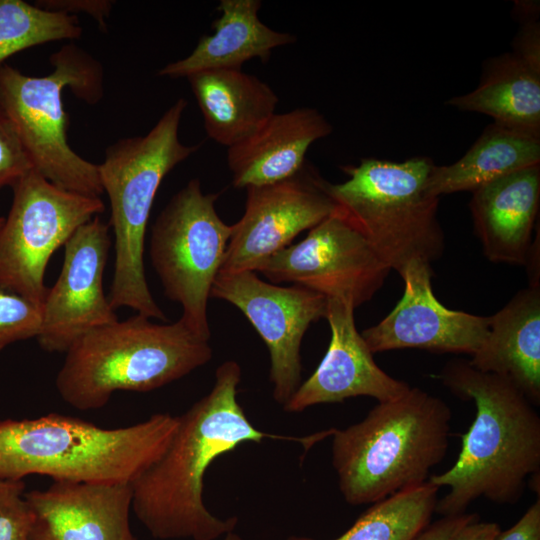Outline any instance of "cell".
<instances>
[{
	"label": "cell",
	"mask_w": 540,
	"mask_h": 540,
	"mask_svg": "<svg viewBox=\"0 0 540 540\" xmlns=\"http://www.w3.org/2000/svg\"><path fill=\"white\" fill-rule=\"evenodd\" d=\"M241 367L220 364L211 390L178 416L162 455L130 484L132 509L152 537L160 540H217L234 531L238 518H219L203 501L204 476L220 456L247 442L283 439L311 446L306 438L269 434L256 428L238 401Z\"/></svg>",
	"instance_id": "6da1fadb"
},
{
	"label": "cell",
	"mask_w": 540,
	"mask_h": 540,
	"mask_svg": "<svg viewBox=\"0 0 540 540\" xmlns=\"http://www.w3.org/2000/svg\"><path fill=\"white\" fill-rule=\"evenodd\" d=\"M440 378L455 395L474 401L476 415L454 465L429 477L438 488H449L435 512L459 515L482 497L515 504L527 477L540 468V417L534 405L510 380L478 371L468 361L448 363Z\"/></svg>",
	"instance_id": "7a4b0ae2"
},
{
	"label": "cell",
	"mask_w": 540,
	"mask_h": 540,
	"mask_svg": "<svg viewBox=\"0 0 540 540\" xmlns=\"http://www.w3.org/2000/svg\"><path fill=\"white\" fill-rule=\"evenodd\" d=\"M177 425L169 413L113 429L58 413L1 420L0 479L131 483L162 455Z\"/></svg>",
	"instance_id": "3957f363"
},
{
	"label": "cell",
	"mask_w": 540,
	"mask_h": 540,
	"mask_svg": "<svg viewBox=\"0 0 540 540\" xmlns=\"http://www.w3.org/2000/svg\"><path fill=\"white\" fill-rule=\"evenodd\" d=\"M451 416L441 398L411 387L378 402L361 421L331 429L332 465L344 500L373 504L427 482L448 450Z\"/></svg>",
	"instance_id": "277c9868"
},
{
	"label": "cell",
	"mask_w": 540,
	"mask_h": 540,
	"mask_svg": "<svg viewBox=\"0 0 540 540\" xmlns=\"http://www.w3.org/2000/svg\"><path fill=\"white\" fill-rule=\"evenodd\" d=\"M212 355L209 341L179 320L159 324L137 313L80 337L67 350L55 383L67 404L95 410L116 391L149 392L181 379Z\"/></svg>",
	"instance_id": "5b68a950"
},
{
	"label": "cell",
	"mask_w": 540,
	"mask_h": 540,
	"mask_svg": "<svg viewBox=\"0 0 540 540\" xmlns=\"http://www.w3.org/2000/svg\"><path fill=\"white\" fill-rule=\"evenodd\" d=\"M186 107V99L179 98L147 134L122 138L109 145L104 160L98 164L101 185L110 201L108 225L115 239L110 305L114 310L128 307L163 322L168 319L155 302L146 280L145 236L161 182L200 147L183 144L179 139Z\"/></svg>",
	"instance_id": "8992f818"
},
{
	"label": "cell",
	"mask_w": 540,
	"mask_h": 540,
	"mask_svg": "<svg viewBox=\"0 0 540 540\" xmlns=\"http://www.w3.org/2000/svg\"><path fill=\"white\" fill-rule=\"evenodd\" d=\"M49 61L53 71L29 76L9 64L0 65V106L14 123L33 168L59 188L100 197L104 193L98 164L69 145L63 90L88 104L104 94L101 63L75 44L63 45Z\"/></svg>",
	"instance_id": "52a82bcc"
},
{
	"label": "cell",
	"mask_w": 540,
	"mask_h": 540,
	"mask_svg": "<svg viewBox=\"0 0 540 540\" xmlns=\"http://www.w3.org/2000/svg\"><path fill=\"white\" fill-rule=\"evenodd\" d=\"M433 165L428 157L404 162L364 158L342 167L348 175L343 183H326L334 212L365 237L391 270L400 272L413 260L431 264L443 253L440 198L426 190Z\"/></svg>",
	"instance_id": "ba28073f"
},
{
	"label": "cell",
	"mask_w": 540,
	"mask_h": 540,
	"mask_svg": "<svg viewBox=\"0 0 540 540\" xmlns=\"http://www.w3.org/2000/svg\"><path fill=\"white\" fill-rule=\"evenodd\" d=\"M217 198L203 193L198 178L189 180L156 218L149 249L165 296L182 307L179 321L207 341L208 299L231 235V225L217 213Z\"/></svg>",
	"instance_id": "9c48e42d"
},
{
	"label": "cell",
	"mask_w": 540,
	"mask_h": 540,
	"mask_svg": "<svg viewBox=\"0 0 540 540\" xmlns=\"http://www.w3.org/2000/svg\"><path fill=\"white\" fill-rule=\"evenodd\" d=\"M11 188L13 200L0 229V289L42 308L51 256L80 226L103 213L105 204L100 197L59 188L35 169Z\"/></svg>",
	"instance_id": "30bf717a"
},
{
	"label": "cell",
	"mask_w": 540,
	"mask_h": 540,
	"mask_svg": "<svg viewBox=\"0 0 540 540\" xmlns=\"http://www.w3.org/2000/svg\"><path fill=\"white\" fill-rule=\"evenodd\" d=\"M390 271L365 237L335 212L255 270L271 283L301 285L354 308L375 295Z\"/></svg>",
	"instance_id": "8fae6325"
},
{
	"label": "cell",
	"mask_w": 540,
	"mask_h": 540,
	"mask_svg": "<svg viewBox=\"0 0 540 540\" xmlns=\"http://www.w3.org/2000/svg\"><path fill=\"white\" fill-rule=\"evenodd\" d=\"M210 298L237 307L262 338L269 352L272 395L283 407L301 384L302 340L312 323L325 318L327 298L301 285L266 282L250 270L219 272Z\"/></svg>",
	"instance_id": "7c38bea8"
},
{
	"label": "cell",
	"mask_w": 540,
	"mask_h": 540,
	"mask_svg": "<svg viewBox=\"0 0 540 540\" xmlns=\"http://www.w3.org/2000/svg\"><path fill=\"white\" fill-rule=\"evenodd\" d=\"M327 181L308 161L277 183L246 188L245 210L231 225L220 272L254 271L296 236L334 213Z\"/></svg>",
	"instance_id": "4fadbf2b"
},
{
	"label": "cell",
	"mask_w": 540,
	"mask_h": 540,
	"mask_svg": "<svg viewBox=\"0 0 540 540\" xmlns=\"http://www.w3.org/2000/svg\"><path fill=\"white\" fill-rule=\"evenodd\" d=\"M111 243L109 225L98 216L65 243L61 272L42 306L37 339L43 350L66 353L89 331L118 320L103 289Z\"/></svg>",
	"instance_id": "5bb4252c"
},
{
	"label": "cell",
	"mask_w": 540,
	"mask_h": 540,
	"mask_svg": "<svg viewBox=\"0 0 540 540\" xmlns=\"http://www.w3.org/2000/svg\"><path fill=\"white\" fill-rule=\"evenodd\" d=\"M398 273L404 281L401 299L379 323L361 333L369 350L475 353L489 332L490 316L445 307L434 295L432 268L426 261L413 260Z\"/></svg>",
	"instance_id": "9a60e30c"
},
{
	"label": "cell",
	"mask_w": 540,
	"mask_h": 540,
	"mask_svg": "<svg viewBox=\"0 0 540 540\" xmlns=\"http://www.w3.org/2000/svg\"><path fill=\"white\" fill-rule=\"evenodd\" d=\"M354 310L346 301L327 298L325 318L331 331L328 349L316 370L301 382L283 406L286 412H302L317 404L343 402L358 396L384 402L401 397L411 388L376 364L356 329Z\"/></svg>",
	"instance_id": "2e32d148"
},
{
	"label": "cell",
	"mask_w": 540,
	"mask_h": 540,
	"mask_svg": "<svg viewBox=\"0 0 540 540\" xmlns=\"http://www.w3.org/2000/svg\"><path fill=\"white\" fill-rule=\"evenodd\" d=\"M24 497L33 514L31 540H138L129 523L130 483L53 481Z\"/></svg>",
	"instance_id": "e0dca14e"
},
{
	"label": "cell",
	"mask_w": 540,
	"mask_h": 540,
	"mask_svg": "<svg viewBox=\"0 0 540 540\" xmlns=\"http://www.w3.org/2000/svg\"><path fill=\"white\" fill-rule=\"evenodd\" d=\"M540 202V165L496 178L472 192L474 231L494 263L526 265Z\"/></svg>",
	"instance_id": "ac0fdd59"
},
{
	"label": "cell",
	"mask_w": 540,
	"mask_h": 540,
	"mask_svg": "<svg viewBox=\"0 0 540 540\" xmlns=\"http://www.w3.org/2000/svg\"><path fill=\"white\" fill-rule=\"evenodd\" d=\"M331 132V124L314 108L275 112L251 135L227 148L233 186L246 189L293 176L306 162L310 146Z\"/></svg>",
	"instance_id": "d6986e66"
},
{
	"label": "cell",
	"mask_w": 540,
	"mask_h": 540,
	"mask_svg": "<svg viewBox=\"0 0 540 540\" xmlns=\"http://www.w3.org/2000/svg\"><path fill=\"white\" fill-rule=\"evenodd\" d=\"M468 363L510 380L540 404V286L519 291L490 316L489 332Z\"/></svg>",
	"instance_id": "ffe728a7"
},
{
	"label": "cell",
	"mask_w": 540,
	"mask_h": 540,
	"mask_svg": "<svg viewBox=\"0 0 540 540\" xmlns=\"http://www.w3.org/2000/svg\"><path fill=\"white\" fill-rule=\"evenodd\" d=\"M261 6L260 0H221L213 34L203 35L187 57L165 65L158 76L176 79L209 70H241L245 62H267L273 49L295 43V35L261 22Z\"/></svg>",
	"instance_id": "44dd1931"
},
{
	"label": "cell",
	"mask_w": 540,
	"mask_h": 540,
	"mask_svg": "<svg viewBox=\"0 0 540 540\" xmlns=\"http://www.w3.org/2000/svg\"><path fill=\"white\" fill-rule=\"evenodd\" d=\"M187 80L208 137L227 148L251 135L279 102L266 82L242 70L203 71Z\"/></svg>",
	"instance_id": "7402d4cb"
},
{
	"label": "cell",
	"mask_w": 540,
	"mask_h": 540,
	"mask_svg": "<svg viewBox=\"0 0 540 540\" xmlns=\"http://www.w3.org/2000/svg\"><path fill=\"white\" fill-rule=\"evenodd\" d=\"M534 165H540V134L493 122L459 160L432 166L426 190L438 198L473 192L496 178Z\"/></svg>",
	"instance_id": "603a6c76"
},
{
	"label": "cell",
	"mask_w": 540,
	"mask_h": 540,
	"mask_svg": "<svg viewBox=\"0 0 540 540\" xmlns=\"http://www.w3.org/2000/svg\"><path fill=\"white\" fill-rule=\"evenodd\" d=\"M447 104L493 118V122L540 134V70L513 52L487 61L476 89Z\"/></svg>",
	"instance_id": "cb8c5ba5"
},
{
	"label": "cell",
	"mask_w": 540,
	"mask_h": 540,
	"mask_svg": "<svg viewBox=\"0 0 540 540\" xmlns=\"http://www.w3.org/2000/svg\"><path fill=\"white\" fill-rule=\"evenodd\" d=\"M439 488L429 480L373 503L333 540H414L429 524ZM285 540H316L291 535Z\"/></svg>",
	"instance_id": "d4e9b609"
},
{
	"label": "cell",
	"mask_w": 540,
	"mask_h": 540,
	"mask_svg": "<svg viewBox=\"0 0 540 540\" xmlns=\"http://www.w3.org/2000/svg\"><path fill=\"white\" fill-rule=\"evenodd\" d=\"M81 35L75 15L47 11L23 0H0V65L25 49Z\"/></svg>",
	"instance_id": "484cf974"
},
{
	"label": "cell",
	"mask_w": 540,
	"mask_h": 540,
	"mask_svg": "<svg viewBox=\"0 0 540 540\" xmlns=\"http://www.w3.org/2000/svg\"><path fill=\"white\" fill-rule=\"evenodd\" d=\"M42 308L15 293L0 289V351L8 345L38 337Z\"/></svg>",
	"instance_id": "4316f807"
},
{
	"label": "cell",
	"mask_w": 540,
	"mask_h": 540,
	"mask_svg": "<svg viewBox=\"0 0 540 540\" xmlns=\"http://www.w3.org/2000/svg\"><path fill=\"white\" fill-rule=\"evenodd\" d=\"M23 480L0 479V540H31L33 514Z\"/></svg>",
	"instance_id": "83f0119b"
},
{
	"label": "cell",
	"mask_w": 540,
	"mask_h": 540,
	"mask_svg": "<svg viewBox=\"0 0 540 540\" xmlns=\"http://www.w3.org/2000/svg\"><path fill=\"white\" fill-rule=\"evenodd\" d=\"M34 169L17 129L0 106V189L12 187Z\"/></svg>",
	"instance_id": "f1b7e54d"
},
{
	"label": "cell",
	"mask_w": 540,
	"mask_h": 540,
	"mask_svg": "<svg viewBox=\"0 0 540 540\" xmlns=\"http://www.w3.org/2000/svg\"><path fill=\"white\" fill-rule=\"evenodd\" d=\"M37 7L68 15L84 13L91 16L102 31L107 30V18L109 17L114 1L110 0H38L34 3Z\"/></svg>",
	"instance_id": "f546056e"
},
{
	"label": "cell",
	"mask_w": 540,
	"mask_h": 540,
	"mask_svg": "<svg viewBox=\"0 0 540 540\" xmlns=\"http://www.w3.org/2000/svg\"><path fill=\"white\" fill-rule=\"evenodd\" d=\"M523 26L514 41L513 53L535 69L540 70L539 23L531 20Z\"/></svg>",
	"instance_id": "4dcf8cb0"
},
{
	"label": "cell",
	"mask_w": 540,
	"mask_h": 540,
	"mask_svg": "<svg viewBox=\"0 0 540 540\" xmlns=\"http://www.w3.org/2000/svg\"><path fill=\"white\" fill-rule=\"evenodd\" d=\"M478 519L477 514L466 512L442 516L441 519L429 524L414 540H452L465 525Z\"/></svg>",
	"instance_id": "1f68e13d"
},
{
	"label": "cell",
	"mask_w": 540,
	"mask_h": 540,
	"mask_svg": "<svg viewBox=\"0 0 540 540\" xmlns=\"http://www.w3.org/2000/svg\"><path fill=\"white\" fill-rule=\"evenodd\" d=\"M494 540H540L539 497L513 526L500 531Z\"/></svg>",
	"instance_id": "d6a6232c"
},
{
	"label": "cell",
	"mask_w": 540,
	"mask_h": 540,
	"mask_svg": "<svg viewBox=\"0 0 540 540\" xmlns=\"http://www.w3.org/2000/svg\"><path fill=\"white\" fill-rule=\"evenodd\" d=\"M500 531L497 523L478 519L465 525L452 540H494Z\"/></svg>",
	"instance_id": "836d02e7"
},
{
	"label": "cell",
	"mask_w": 540,
	"mask_h": 540,
	"mask_svg": "<svg viewBox=\"0 0 540 540\" xmlns=\"http://www.w3.org/2000/svg\"><path fill=\"white\" fill-rule=\"evenodd\" d=\"M223 540H243V538L239 536L238 534L234 533V531H232V532L227 533L224 536Z\"/></svg>",
	"instance_id": "e575fe53"
},
{
	"label": "cell",
	"mask_w": 540,
	"mask_h": 540,
	"mask_svg": "<svg viewBox=\"0 0 540 540\" xmlns=\"http://www.w3.org/2000/svg\"><path fill=\"white\" fill-rule=\"evenodd\" d=\"M4 219H5V217H0V229H1L2 225H3Z\"/></svg>",
	"instance_id": "d590c367"
}]
</instances>
